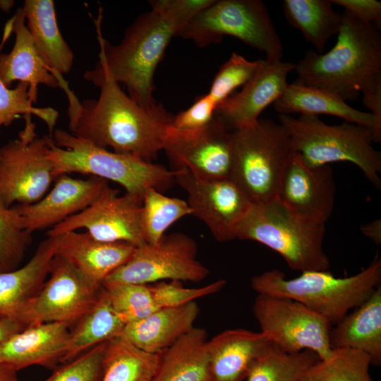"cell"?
<instances>
[{
    "instance_id": "cell-1",
    "label": "cell",
    "mask_w": 381,
    "mask_h": 381,
    "mask_svg": "<svg viewBox=\"0 0 381 381\" xmlns=\"http://www.w3.org/2000/svg\"><path fill=\"white\" fill-rule=\"evenodd\" d=\"M84 78L99 87L100 93L97 99L81 102L69 87L64 90L71 133L115 152L152 162L163 149L173 115L162 104L140 106L96 66Z\"/></svg>"
},
{
    "instance_id": "cell-2",
    "label": "cell",
    "mask_w": 381,
    "mask_h": 381,
    "mask_svg": "<svg viewBox=\"0 0 381 381\" xmlns=\"http://www.w3.org/2000/svg\"><path fill=\"white\" fill-rule=\"evenodd\" d=\"M295 66L298 81L345 102L362 93L364 105L381 124V35L377 26L344 11L335 45L325 54L307 51Z\"/></svg>"
},
{
    "instance_id": "cell-3",
    "label": "cell",
    "mask_w": 381,
    "mask_h": 381,
    "mask_svg": "<svg viewBox=\"0 0 381 381\" xmlns=\"http://www.w3.org/2000/svg\"><path fill=\"white\" fill-rule=\"evenodd\" d=\"M102 13L95 20L100 47L96 66L122 83L128 96L140 106L157 104L154 73L171 38L187 22L174 13L152 7L139 16L126 30L121 42L111 45L101 32Z\"/></svg>"
},
{
    "instance_id": "cell-4",
    "label": "cell",
    "mask_w": 381,
    "mask_h": 381,
    "mask_svg": "<svg viewBox=\"0 0 381 381\" xmlns=\"http://www.w3.org/2000/svg\"><path fill=\"white\" fill-rule=\"evenodd\" d=\"M250 285L258 294L298 301L333 325L381 285V259L376 255L368 267L343 278L335 277L329 271H309L286 279L283 272L273 269L253 276Z\"/></svg>"
},
{
    "instance_id": "cell-5",
    "label": "cell",
    "mask_w": 381,
    "mask_h": 381,
    "mask_svg": "<svg viewBox=\"0 0 381 381\" xmlns=\"http://www.w3.org/2000/svg\"><path fill=\"white\" fill-rule=\"evenodd\" d=\"M46 135L47 157L58 176L78 173L111 181L143 200L150 188L161 190L174 181L175 170L110 151L61 129Z\"/></svg>"
},
{
    "instance_id": "cell-6",
    "label": "cell",
    "mask_w": 381,
    "mask_h": 381,
    "mask_svg": "<svg viewBox=\"0 0 381 381\" xmlns=\"http://www.w3.org/2000/svg\"><path fill=\"white\" fill-rule=\"evenodd\" d=\"M279 123L286 130L292 150L309 166L349 162L356 165L377 188H381V153L373 145V130L344 121L329 125L318 116L298 117L279 114Z\"/></svg>"
},
{
    "instance_id": "cell-7",
    "label": "cell",
    "mask_w": 381,
    "mask_h": 381,
    "mask_svg": "<svg viewBox=\"0 0 381 381\" xmlns=\"http://www.w3.org/2000/svg\"><path fill=\"white\" fill-rule=\"evenodd\" d=\"M325 224L305 219L277 198L253 204L236 236L260 243L279 253L289 267L301 272L329 271L323 249Z\"/></svg>"
},
{
    "instance_id": "cell-8",
    "label": "cell",
    "mask_w": 381,
    "mask_h": 381,
    "mask_svg": "<svg viewBox=\"0 0 381 381\" xmlns=\"http://www.w3.org/2000/svg\"><path fill=\"white\" fill-rule=\"evenodd\" d=\"M231 141L230 179L254 204L276 199L293 152L285 128L279 122L259 119L252 126L231 131Z\"/></svg>"
},
{
    "instance_id": "cell-9",
    "label": "cell",
    "mask_w": 381,
    "mask_h": 381,
    "mask_svg": "<svg viewBox=\"0 0 381 381\" xmlns=\"http://www.w3.org/2000/svg\"><path fill=\"white\" fill-rule=\"evenodd\" d=\"M177 36L191 40L200 48L231 36L265 53L267 59L282 60L284 56L283 43L261 0H214Z\"/></svg>"
},
{
    "instance_id": "cell-10",
    "label": "cell",
    "mask_w": 381,
    "mask_h": 381,
    "mask_svg": "<svg viewBox=\"0 0 381 381\" xmlns=\"http://www.w3.org/2000/svg\"><path fill=\"white\" fill-rule=\"evenodd\" d=\"M23 118L25 126L18 138L0 147V198L8 207L37 202L56 179L47 136L37 134L32 116Z\"/></svg>"
},
{
    "instance_id": "cell-11",
    "label": "cell",
    "mask_w": 381,
    "mask_h": 381,
    "mask_svg": "<svg viewBox=\"0 0 381 381\" xmlns=\"http://www.w3.org/2000/svg\"><path fill=\"white\" fill-rule=\"evenodd\" d=\"M252 310L261 332L270 337L282 351L296 353L308 349L320 360L332 356L334 350L329 346V335L333 325L301 303L258 294Z\"/></svg>"
},
{
    "instance_id": "cell-12",
    "label": "cell",
    "mask_w": 381,
    "mask_h": 381,
    "mask_svg": "<svg viewBox=\"0 0 381 381\" xmlns=\"http://www.w3.org/2000/svg\"><path fill=\"white\" fill-rule=\"evenodd\" d=\"M197 256L198 245L188 235L183 233L164 235L156 243L135 248L131 258L104 282L152 284L167 280L199 282L208 277L210 271Z\"/></svg>"
},
{
    "instance_id": "cell-13",
    "label": "cell",
    "mask_w": 381,
    "mask_h": 381,
    "mask_svg": "<svg viewBox=\"0 0 381 381\" xmlns=\"http://www.w3.org/2000/svg\"><path fill=\"white\" fill-rule=\"evenodd\" d=\"M102 288L56 254L48 279L18 322L25 327L47 322H63L71 327L94 305Z\"/></svg>"
},
{
    "instance_id": "cell-14",
    "label": "cell",
    "mask_w": 381,
    "mask_h": 381,
    "mask_svg": "<svg viewBox=\"0 0 381 381\" xmlns=\"http://www.w3.org/2000/svg\"><path fill=\"white\" fill-rule=\"evenodd\" d=\"M84 229L93 238L108 243H126L135 248L147 243L143 224V200L109 185L83 211L69 217L47 231L60 236Z\"/></svg>"
},
{
    "instance_id": "cell-15",
    "label": "cell",
    "mask_w": 381,
    "mask_h": 381,
    "mask_svg": "<svg viewBox=\"0 0 381 381\" xmlns=\"http://www.w3.org/2000/svg\"><path fill=\"white\" fill-rule=\"evenodd\" d=\"M174 181L186 193L192 214L202 221L219 242L236 238L253 202L231 179H206L186 169H176Z\"/></svg>"
},
{
    "instance_id": "cell-16",
    "label": "cell",
    "mask_w": 381,
    "mask_h": 381,
    "mask_svg": "<svg viewBox=\"0 0 381 381\" xmlns=\"http://www.w3.org/2000/svg\"><path fill=\"white\" fill-rule=\"evenodd\" d=\"M162 150L174 170L186 169L206 179H230L231 131L217 116L206 126L193 131L177 130L170 124Z\"/></svg>"
},
{
    "instance_id": "cell-17",
    "label": "cell",
    "mask_w": 381,
    "mask_h": 381,
    "mask_svg": "<svg viewBox=\"0 0 381 381\" xmlns=\"http://www.w3.org/2000/svg\"><path fill=\"white\" fill-rule=\"evenodd\" d=\"M334 198L330 167L309 166L293 151L283 172L277 199L295 214L325 224L332 213Z\"/></svg>"
},
{
    "instance_id": "cell-18",
    "label": "cell",
    "mask_w": 381,
    "mask_h": 381,
    "mask_svg": "<svg viewBox=\"0 0 381 381\" xmlns=\"http://www.w3.org/2000/svg\"><path fill=\"white\" fill-rule=\"evenodd\" d=\"M295 64L262 59L254 76L243 89L219 104L215 111L231 131L255 123L262 111L284 92Z\"/></svg>"
},
{
    "instance_id": "cell-19",
    "label": "cell",
    "mask_w": 381,
    "mask_h": 381,
    "mask_svg": "<svg viewBox=\"0 0 381 381\" xmlns=\"http://www.w3.org/2000/svg\"><path fill=\"white\" fill-rule=\"evenodd\" d=\"M108 186V181L91 176L87 179L64 174L56 178L54 187L37 202L14 205L24 229L30 234L52 228L92 204Z\"/></svg>"
},
{
    "instance_id": "cell-20",
    "label": "cell",
    "mask_w": 381,
    "mask_h": 381,
    "mask_svg": "<svg viewBox=\"0 0 381 381\" xmlns=\"http://www.w3.org/2000/svg\"><path fill=\"white\" fill-rule=\"evenodd\" d=\"M274 345L260 332L227 329L207 342V381H243L255 362Z\"/></svg>"
},
{
    "instance_id": "cell-21",
    "label": "cell",
    "mask_w": 381,
    "mask_h": 381,
    "mask_svg": "<svg viewBox=\"0 0 381 381\" xmlns=\"http://www.w3.org/2000/svg\"><path fill=\"white\" fill-rule=\"evenodd\" d=\"M69 329L63 322L28 326L0 346V363L17 371L35 365L54 370L62 363Z\"/></svg>"
},
{
    "instance_id": "cell-22",
    "label": "cell",
    "mask_w": 381,
    "mask_h": 381,
    "mask_svg": "<svg viewBox=\"0 0 381 381\" xmlns=\"http://www.w3.org/2000/svg\"><path fill=\"white\" fill-rule=\"evenodd\" d=\"M62 236H47L40 243L25 265L0 273V316L18 321L46 282Z\"/></svg>"
},
{
    "instance_id": "cell-23",
    "label": "cell",
    "mask_w": 381,
    "mask_h": 381,
    "mask_svg": "<svg viewBox=\"0 0 381 381\" xmlns=\"http://www.w3.org/2000/svg\"><path fill=\"white\" fill-rule=\"evenodd\" d=\"M12 18L15 42L10 52L0 53V78L8 87L15 81L27 83L29 97L34 104L37 101L40 85L61 88V84L39 56L23 8H18Z\"/></svg>"
},
{
    "instance_id": "cell-24",
    "label": "cell",
    "mask_w": 381,
    "mask_h": 381,
    "mask_svg": "<svg viewBox=\"0 0 381 381\" xmlns=\"http://www.w3.org/2000/svg\"><path fill=\"white\" fill-rule=\"evenodd\" d=\"M135 248L126 243L97 241L87 232L63 234L56 253L94 284L102 286L116 270L132 256Z\"/></svg>"
},
{
    "instance_id": "cell-25",
    "label": "cell",
    "mask_w": 381,
    "mask_h": 381,
    "mask_svg": "<svg viewBox=\"0 0 381 381\" xmlns=\"http://www.w3.org/2000/svg\"><path fill=\"white\" fill-rule=\"evenodd\" d=\"M273 104L275 111L280 114L299 113L340 117L346 122L372 128L375 143L381 141V124L371 113L354 109L340 97L325 90L304 85L297 79L287 84Z\"/></svg>"
},
{
    "instance_id": "cell-26",
    "label": "cell",
    "mask_w": 381,
    "mask_h": 381,
    "mask_svg": "<svg viewBox=\"0 0 381 381\" xmlns=\"http://www.w3.org/2000/svg\"><path fill=\"white\" fill-rule=\"evenodd\" d=\"M199 313L195 301L162 308L126 324L121 336L145 352L159 354L194 327Z\"/></svg>"
},
{
    "instance_id": "cell-27",
    "label": "cell",
    "mask_w": 381,
    "mask_h": 381,
    "mask_svg": "<svg viewBox=\"0 0 381 381\" xmlns=\"http://www.w3.org/2000/svg\"><path fill=\"white\" fill-rule=\"evenodd\" d=\"M332 327L329 341L332 350L355 349L368 355L370 364H381V285L362 304Z\"/></svg>"
},
{
    "instance_id": "cell-28",
    "label": "cell",
    "mask_w": 381,
    "mask_h": 381,
    "mask_svg": "<svg viewBox=\"0 0 381 381\" xmlns=\"http://www.w3.org/2000/svg\"><path fill=\"white\" fill-rule=\"evenodd\" d=\"M35 47L47 68L61 82L71 71L74 54L59 30L52 0H25L22 6Z\"/></svg>"
},
{
    "instance_id": "cell-29",
    "label": "cell",
    "mask_w": 381,
    "mask_h": 381,
    "mask_svg": "<svg viewBox=\"0 0 381 381\" xmlns=\"http://www.w3.org/2000/svg\"><path fill=\"white\" fill-rule=\"evenodd\" d=\"M207 332L193 327L159 353L152 381H207Z\"/></svg>"
},
{
    "instance_id": "cell-30",
    "label": "cell",
    "mask_w": 381,
    "mask_h": 381,
    "mask_svg": "<svg viewBox=\"0 0 381 381\" xmlns=\"http://www.w3.org/2000/svg\"><path fill=\"white\" fill-rule=\"evenodd\" d=\"M126 321L115 310L104 288L94 305L69 329L62 363L95 346L122 335Z\"/></svg>"
},
{
    "instance_id": "cell-31",
    "label": "cell",
    "mask_w": 381,
    "mask_h": 381,
    "mask_svg": "<svg viewBox=\"0 0 381 381\" xmlns=\"http://www.w3.org/2000/svg\"><path fill=\"white\" fill-rule=\"evenodd\" d=\"M332 5L330 0H284L282 8L287 22L302 32L316 52L322 53L342 23V13Z\"/></svg>"
},
{
    "instance_id": "cell-32",
    "label": "cell",
    "mask_w": 381,
    "mask_h": 381,
    "mask_svg": "<svg viewBox=\"0 0 381 381\" xmlns=\"http://www.w3.org/2000/svg\"><path fill=\"white\" fill-rule=\"evenodd\" d=\"M159 354L145 352L123 337L106 343L100 381H152Z\"/></svg>"
},
{
    "instance_id": "cell-33",
    "label": "cell",
    "mask_w": 381,
    "mask_h": 381,
    "mask_svg": "<svg viewBox=\"0 0 381 381\" xmlns=\"http://www.w3.org/2000/svg\"><path fill=\"white\" fill-rule=\"evenodd\" d=\"M13 18L6 23L1 41L0 53L13 33ZM29 85L18 82L14 88L6 86L0 78V127L8 126L20 117L34 115L42 120L47 125L50 136L59 118V112L52 107H37L30 101L28 94Z\"/></svg>"
},
{
    "instance_id": "cell-34",
    "label": "cell",
    "mask_w": 381,
    "mask_h": 381,
    "mask_svg": "<svg viewBox=\"0 0 381 381\" xmlns=\"http://www.w3.org/2000/svg\"><path fill=\"white\" fill-rule=\"evenodd\" d=\"M320 359L311 350L287 353L274 344L253 364L247 381H298Z\"/></svg>"
},
{
    "instance_id": "cell-35",
    "label": "cell",
    "mask_w": 381,
    "mask_h": 381,
    "mask_svg": "<svg viewBox=\"0 0 381 381\" xmlns=\"http://www.w3.org/2000/svg\"><path fill=\"white\" fill-rule=\"evenodd\" d=\"M368 355L355 349H334L332 356L319 360L298 381H373Z\"/></svg>"
},
{
    "instance_id": "cell-36",
    "label": "cell",
    "mask_w": 381,
    "mask_h": 381,
    "mask_svg": "<svg viewBox=\"0 0 381 381\" xmlns=\"http://www.w3.org/2000/svg\"><path fill=\"white\" fill-rule=\"evenodd\" d=\"M189 214H192V210L186 201L166 196L155 188H148L143 199V224L147 243H157L171 225Z\"/></svg>"
},
{
    "instance_id": "cell-37",
    "label": "cell",
    "mask_w": 381,
    "mask_h": 381,
    "mask_svg": "<svg viewBox=\"0 0 381 381\" xmlns=\"http://www.w3.org/2000/svg\"><path fill=\"white\" fill-rule=\"evenodd\" d=\"M32 240L15 207L0 198V273L19 267Z\"/></svg>"
},
{
    "instance_id": "cell-38",
    "label": "cell",
    "mask_w": 381,
    "mask_h": 381,
    "mask_svg": "<svg viewBox=\"0 0 381 381\" xmlns=\"http://www.w3.org/2000/svg\"><path fill=\"white\" fill-rule=\"evenodd\" d=\"M102 287L115 310L127 324L157 310L149 284L104 282Z\"/></svg>"
},
{
    "instance_id": "cell-39",
    "label": "cell",
    "mask_w": 381,
    "mask_h": 381,
    "mask_svg": "<svg viewBox=\"0 0 381 381\" xmlns=\"http://www.w3.org/2000/svg\"><path fill=\"white\" fill-rule=\"evenodd\" d=\"M261 59L249 61L237 53L231 55L219 68L207 93L217 106L231 96L237 87L250 80L257 72Z\"/></svg>"
},
{
    "instance_id": "cell-40",
    "label": "cell",
    "mask_w": 381,
    "mask_h": 381,
    "mask_svg": "<svg viewBox=\"0 0 381 381\" xmlns=\"http://www.w3.org/2000/svg\"><path fill=\"white\" fill-rule=\"evenodd\" d=\"M226 284V280L219 279L199 288L183 287L181 282L178 281H161L149 285L155 307L159 310L179 306L217 293Z\"/></svg>"
},
{
    "instance_id": "cell-41",
    "label": "cell",
    "mask_w": 381,
    "mask_h": 381,
    "mask_svg": "<svg viewBox=\"0 0 381 381\" xmlns=\"http://www.w3.org/2000/svg\"><path fill=\"white\" fill-rule=\"evenodd\" d=\"M106 343L97 344L73 360L58 365L43 381H100Z\"/></svg>"
},
{
    "instance_id": "cell-42",
    "label": "cell",
    "mask_w": 381,
    "mask_h": 381,
    "mask_svg": "<svg viewBox=\"0 0 381 381\" xmlns=\"http://www.w3.org/2000/svg\"><path fill=\"white\" fill-rule=\"evenodd\" d=\"M217 104L207 93L195 99L188 109L173 116L171 126L181 131H193L208 125L215 116Z\"/></svg>"
},
{
    "instance_id": "cell-43",
    "label": "cell",
    "mask_w": 381,
    "mask_h": 381,
    "mask_svg": "<svg viewBox=\"0 0 381 381\" xmlns=\"http://www.w3.org/2000/svg\"><path fill=\"white\" fill-rule=\"evenodd\" d=\"M358 20L380 28L381 2L376 0H330Z\"/></svg>"
},
{
    "instance_id": "cell-44",
    "label": "cell",
    "mask_w": 381,
    "mask_h": 381,
    "mask_svg": "<svg viewBox=\"0 0 381 381\" xmlns=\"http://www.w3.org/2000/svg\"><path fill=\"white\" fill-rule=\"evenodd\" d=\"M24 328L25 327L18 320L0 316V346Z\"/></svg>"
},
{
    "instance_id": "cell-45",
    "label": "cell",
    "mask_w": 381,
    "mask_h": 381,
    "mask_svg": "<svg viewBox=\"0 0 381 381\" xmlns=\"http://www.w3.org/2000/svg\"><path fill=\"white\" fill-rule=\"evenodd\" d=\"M361 232L377 246L381 243V219H375L361 227Z\"/></svg>"
},
{
    "instance_id": "cell-46",
    "label": "cell",
    "mask_w": 381,
    "mask_h": 381,
    "mask_svg": "<svg viewBox=\"0 0 381 381\" xmlns=\"http://www.w3.org/2000/svg\"><path fill=\"white\" fill-rule=\"evenodd\" d=\"M17 372L12 367L0 363V381H19Z\"/></svg>"
},
{
    "instance_id": "cell-47",
    "label": "cell",
    "mask_w": 381,
    "mask_h": 381,
    "mask_svg": "<svg viewBox=\"0 0 381 381\" xmlns=\"http://www.w3.org/2000/svg\"><path fill=\"white\" fill-rule=\"evenodd\" d=\"M13 5V1H0V8L6 12H8Z\"/></svg>"
}]
</instances>
